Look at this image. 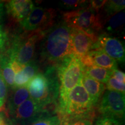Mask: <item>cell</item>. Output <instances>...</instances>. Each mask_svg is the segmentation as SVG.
<instances>
[{
    "label": "cell",
    "instance_id": "2",
    "mask_svg": "<svg viewBox=\"0 0 125 125\" xmlns=\"http://www.w3.org/2000/svg\"><path fill=\"white\" fill-rule=\"evenodd\" d=\"M27 87L31 99L46 109L59 97V81L56 67H49L45 73H38L30 81Z\"/></svg>",
    "mask_w": 125,
    "mask_h": 125
},
{
    "label": "cell",
    "instance_id": "13",
    "mask_svg": "<svg viewBox=\"0 0 125 125\" xmlns=\"http://www.w3.org/2000/svg\"><path fill=\"white\" fill-rule=\"evenodd\" d=\"M8 13L18 21L24 19L34 8L30 0H12L6 4Z\"/></svg>",
    "mask_w": 125,
    "mask_h": 125
},
{
    "label": "cell",
    "instance_id": "29",
    "mask_svg": "<svg viewBox=\"0 0 125 125\" xmlns=\"http://www.w3.org/2000/svg\"><path fill=\"white\" fill-rule=\"evenodd\" d=\"M8 38L7 35L0 25V51L4 49L7 43Z\"/></svg>",
    "mask_w": 125,
    "mask_h": 125
},
{
    "label": "cell",
    "instance_id": "16",
    "mask_svg": "<svg viewBox=\"0 0 125 125\" xmlns=\"http://www.w3.org/2000/svg\"><path fill=\"white\" fill-rule=\"evenodd\" d=\"M112 71L102 67L92 65L84 67L83 74L98 82L104 84L107 82L112 75Z\"/></svg>",
    "mask_w": 125,
    "mask_h": 125
},
{
    "label": "cell",
    "instance_id": "32",
    "mask_svg": "<svg viewBox=\"0 0 125 125\" xmlns=\"http://www.w3.org/2000/svg\"><path fill=\"white\" fill-rule=\"evenodd\" d=\"M2 125H19L16 122L14 121L13 119H9L7 118L5 121L4 122V123Z\"/></svg>",
    "mask_w": 125,
    "mask_h": 125
},
{
    "label": "cell",
    "instance_id": "7",
    "mask_svg": "<svg viewBox=\"0 0 125 125\" xmlns=\"http://www.w3.org/2000/svg\"><path fill=\"white\" fill-rule=\"evenodd\" d=\"M125 96L121 92L105 90L100 105V111L103 116L119 121L125 116Z\"/></svg>",
    "mask_w": 125,
    "mask_h": 125
},
{
    "label": "cell",
    "instance_id": "3",
    "mask_svg": "<svg viewBox=\"0 0 125 125\" xmlns=\"http://www.w3.org/2000/svg\"><path fill=\"white\" fill-rule=\"evenodd\" d=\"M93 107L91 99L81 81L70 92L65 102L57 107V111L62 125H65L75 120L89 119Z\"/></svg>",
    "mask_w": 125,
    "mask_h": 125
},
{
    "label": "cell",
    "instance_id": "18",
    "mask_svg": "<svg viewBox=\"0 0 125 125\" xmlns=\"http://www.w3.org/2000/svg\"><path fill=\"white\" fill-rule=\"evenodd\" d=\"M125 21V13L121 11L112 15L107 23V30L110 32L118 31L122 29Z\"/></svg>",
    "mask_w": 125,
    "mask_h": 125
},
{
    "label": "cell",
    "instance_id": "23",
    "mask_svg": "<svg viewBox=\"0 0 125 125\" xmlns=\"http://www.w3.org/2000/svg\"><path fill=\"white\" fill-rule=\"evenodd\" d=\"M30 79L23 74L22 70L21 71L15 73V78H14V89L19 88V87H27L30 82Z\"/></svg>",
    "mask_w": 125,
    "mask_h": 125
},
{
    "label": "cell",
    "instance_id": "21",
    "mask_svg": "<svg viewBox=\"0 0 125 125\" xmlns=\"http://www.w3.org/2000/svg\"><path fill=\"white\" fill-rule=\"evenodd\" d=\"M105 87L106 89L109 90L121 92L123 93H125V83L120 82L112 76H111L106 83Z\"/></svg>",
    "mask_w": 125,
    "mask_h": 125
},
{
    "label": "cell",
    "instance_id": "33",
    "mask_svg": "<svg viewBox=\"0 0 125 125\" xmlns=\"http://www.w3.org/2000/svg\"><path fill=\"white\" fill-rule=\"evenodd\" d=\"M3 14H4V5L0 1V21L2 19Z\"/></svg>",
    "mask_w": 125,
    "mask_h": 125
},
{
    "label": "cell",
    "instance_id": "20",
    "mask_svg": "<svg viewBox=\"0 0 125 125\" xmlns=\"http://www.w3.org/2000/svg\"><path fill=\"white\" fill-rule=\"evenodd\" d=\"M29 125H62L58 115H46L39 118Z\"/></svg>",
    "mask_w": 125,
    "mask_h": 125
},
{
    "label": "cell",
    "instance_id": "28",
    "mask_svg": "<svg viewBox=\"0 0 125 125\" xmlns=\"http://www.w3.org/2000/svg\"><path fill=\"white\" fill-rule=\"evenodd\" d=\"M111 76L122 83H125V74L121 70L118 69L114 70L112 71Z\"/></svg>",
    "mask_w": 125,
    "mask_h": 125
},
{
    "label": "cell",
    "instance_id": "17",
    "mask_svg": "<svg viewBox=\"0 0 125 125\" xmlns=\"http://www.w3.org/2000/svg\"><path fill=\"white\" fill-rule=\"evenodd\" d=\"M0 73L7 85L11 88H14L15 72L12 68L11 61L8 56L0 57Z\"/></svg>",
    "mask_w": 125,
    "mask_h": 125
},
{
    "label": "cell",
    "instance_id": "8",
    "mask_svg": "<svg viewBox=\"0 0 125 125\" xmlns=\"http://www.w3.org/2000/svg\"><path fill=\"white\" fill-rule=\"evenodd\" d=\"M54 12L51 9L34 7L27 16L20 21L21 27L27 31H41L51 24Z\"/></svg>",
    "mask_w": 125,
    "mask_h": 125
},
{
    "label": "cell",
    "instance_id": "6",
    "mask_svg": "<svg viewBox=\"0 0 125 125\" xmlns=\"http://www.w3.org/2000/svg\"><path fill=\"white\" fill-rule=\"evenodd\" d=\"M63 19L68 27L94 34L101 27L99 15L90 7L64 13Z\"/></svg>",
    "mask_w": 125,
    "mask_h": 125
},
{
    "label": "cell",
    "instance_id": "19",
    "mask_svg": "<svg viewBox=\"0 0 125 125\" xmlns=\"http://www.w3.org/2000/svg\"><path fill=\"white\" fill-rule=\"evenodd\" d=\"M125 1L121 0V1H107L105 5V11L107 13L108 16L113 15L114 14L122 11L125 9Z\"/></svg>",
    "mask_w": 125,
    "mask_h": 125
},
{
    "label": "cell",
    "instance_id": "10",
    "mask_svg": "<svg viewBox=\"0 0 125 125\" xmlns=\"http://www.w3.org/2000/svg\"><path fill=\"white\" fill-rule=\"evenodd\" d=\"M71 40L73 55L81 60L94 48L97 39L94 34L71 28Z\"/></svg>",
    "mask_w": 125,
    "mask_h": 125
},
{
    "label": "cell",
    "instance_id": "1",
    "mask_svg": "<svg viewBox=\"0 0 125 125\" xmlns=\"http://www.w3.org/2000/svg\"><path fill=\"white\" fill-rule=\"evenodd\" d=\"M41 46L42 59L57 66L64 59L73 54L71 28L64 23L53 26L45 34Z\"/></svg>",
    "mask_w": 125,
    "mask_h": 125
},
{
    "label": "cell",
    "instance_id": "5",
    "mask_svg": "<svg viewBox=\"0 0 125 125\" xmlns=\"http://www.w3.org/2000/svg\"><path fill=\"white\" fill-rule=\"evenodd\" d=\"M43 35L40 31H36L23 37H17L9 49L8 56L22 66L27 64L32 61L36 43Z\"/></svg>",
    "mask_w": 125,
    "mask_h": 125
},
{
    "label": "cell",
    "instance_id": "22",
    "mask_svg": "<svg viewBox=\"0 0 125 125\" xmlns=\"http://www.w3.org/2000/svg\"><path fill=\"white\" fill-rule=\"evenodd\" d=\"M38 70L39 68L37 64L35 63L33 61H31L23 66L22 72L30 80H31L38 74Z\"/></svg>",
    "mask_w": 125,
    "mask_h": 125
},
{
    "label": "cell",
    "instance_id": "27",
    "mask_svg": "<svg viewBox=\"0 0 125 125\" xmlns=\"http://www.w3.org/2000/svg\"><path fill=\"white\" fill-rule=\"evenodd\" d=\"M106 2H107V1H103V0H100V1H96H96H91L90 2V7L93 10H94L95 12L98 13L99 10L104 7Z\"/></svg>",
    "mask_w": 125,
    "mask_h": 125
},
{
    "label": "cell",
    "instance_id": "11",
    "mask_svg": "<svg viewBox=\"0 0 125 125\" xmlns=\"http://www.w3.org/2000/svg\"><path fill=\"white\" fill-rule=\"evenodd\" d=\"M94 48L95 49L103 51L116 62H124L125 47L118 39L108 36H101L97 41Z\"/></svg>",
    "mask_w": 125,
    "mask_h": 125
},
{
    "label": "cell",
    "instance_id": "25",
    "mask_svg": "<svg viewBox=\"0 0 125 125\" xmlns=\"http://www.w3.org/2000/svg\"><path fill=\"white\" fill-rule=\"evenodd\" d=\"M96 125H122L118 119L110 117L102 116L97 120Z\"/></svg>",
    "mask_w": 125,
    "mask_h": 125
},
{
    "label": "cell",
    "instance_id": "4",
    "mask_svg": "<svg viewBox=\"0 0 125 125\" xmlns=\"http://www.w3.org/2000/svg\"><path fill=\"white\" fill-rule=\"evenodd\" d=\"M59 81L58 105H62L68 95L81 81L83 75V65L75 56L71 55L57 65Z\"/></svg>",
    "mask_w": 125,
    "mask_h": 125
},
{
    "label": "cell",
    "instance_id": "34",
    "mask_svg": "<svg viewBox=\"0 0 125 125\" xmlns=\"http://www.w3.org/2000/svg\"><path fill=\"white\" fill-rule=\"evenodd\" d=\"M0 111H1V107H0Z\"/></svg>",
    "mask_w": 125,
    "mask_h": 125
},
{
    "label": "cell",
    "instance_id": "24",
    "mask_svg": "<svg viewBox=\"0 0 125 125\" xmlns=\"http://www.w3.org/2000/svg\"><path fill=\"white\" fill-rule=\"evenodd\" d=\"M8 95V85L0 73V107L4 108Z\"/></svg>",
    "mask_w": 125,
    "mask_h": 125
},
{
    "label": "cell",
    "instance_id": "9",
    "mask_svg": "<svg viewBox=\"0 0 125 125\" xmlns=\"http://www.w3.org/2000/svg\"><path fill=\"white\" fill-rule=\"evenodd\" d=\"M46 109L30 97L16 109L12 117L18 124L30 125L43 115Z\"/></svg>",
    "mask_w": 125,
    "mask_h": 125
},
{
    "label": "cell",
    "instance_id": "31",
    "mask_svg": "<svg viewBox=\"0 0 125 125\" xmlns=\"http://www.w3.org/2000/svg\"><path fill=\"white\" fill-rule=\"evenodd\" d=\"M7 114L2 111H0V125H2L7 119Z\"/></svg>",
    "mask_w": 125,
    "mask_h": 125
},
{
    "label": "cell",
    "instance_id": "14",
    "mask_svg": "<svg viewBox=\"0 0 125 125\" xmlns=\"http://www.w3.org/2000/svg\"><path fill=\"white\" fill-rule=\"evenodd\" d=\"M81 83L88 93L93 106H94L104 94L106 89L105 86L84 74L81 79Z\"/></svg>",
    "mask_w": 125,
    "mask_h": 125
},
{
    "label": "cell",
    "instance_id": "15",
    "mask_svg": "<svg viewBox=\"0 0 125 125\" xmlns=\"http://www.w3.org/2000/svg\"><path fill=\"white\" fill-rule=\"evenodd\" d=\"M30 97L27 87L14 89L8 98L7 103V110L8 114L12 116L19 106Z\"/></svg>",
    "mask_w": 125,
    "mask_h": 125
},
{
    "label": "cell",
    "instance_id": "30",
    "mask_svg": "<svg viewBox=\"0 0 125 125\" xmlns=\"http://www.w3.org/2000/svg\"><path fill=\"white\" fill-rule=\"evenodd\" d=\"M65 125H93L91 120L89 119H79L75 120L68 123Z\"/></svg>",
    "mask_w": 125,
    "mask_h": 125
},
{
    "label": "cell",
    "instance_id": "26",
    "mask_svg": "<svg viewBox=\"0 0 125 125\" xmlns=\"http://www.w3.org/2000/svg\"><path fill=\"white\" fill-rule=\"evenodd\" d=\"M85 1H78V0H74V1H67L63 0L62 3L64 6L68 8H75L81 7L82 4H85Z\"/></svg>",
    "mask_w": 125,
    "mask_h": 125
},
{
    "label": "cell",
    "instance_id": "12",
    "mask_svg": "<svg viewBox=\"0 0 125 125\" xmlns=\"http://www.w3.org/2000/svg\"><path fill=\"white\" fill-rule=\"evenodd\" d=\"M80 60L84 67L96 65L111 71L117 69L116 61L101 50L95 49L90 51Z\"/></svg>",
    "mask_w": 125,
    "mask_h": 125
}]
</instances>
